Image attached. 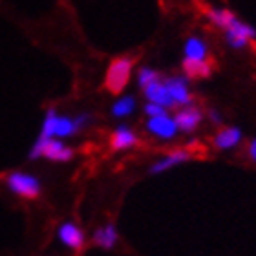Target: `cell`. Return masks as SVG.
I'll list each match as a JSON object with an SVG mask.
<instances>
[{"label":"cell","instance_id":"obj_10","mask_svg":"<svg viewBox=\"0 0 256 256\" xmlns=\"http://www.w3.org/2000/svg\"><path fill=\"white\" fill-rule=\"evenodd\" d=\"M57 238L60 240L62 246H66L68 249H74V251H77V249L84 246V232L74 222L60 224L59 229H57Z\"/></svg>","mask_w":256,"mask_h":256},{"label":"cell","instance_id":"obj_19","mask_svg":"<svg viewBox=\"0 0 256 256\" xmlns=\"http://www.w3.org/2000/svg\"><path fill=\"white\" fill-rule=\"evenodd\" d=\"M208 119H210V123H212V124H220L222 121H224L222 114H220L218 110H214V108H210V110H208Z\"/></svg>","mask_w":256,"mask_h":256},{"label":"cell","instance_id":"obj_2","mask_svg":"<svg viewBox=\"0 0 256 256\" xmlns=\"http://www.w3.org/2000/svg\"><path fill=\"white\" fill-rule=\"evenodd\" d=\"M92 123H94V118L88 112H80L77 116H64V114L57 112V108L52 106L44 114L38 138H75L77 134L86 130Z\"/></svg>","mask_w":256,"mask_h":256},{"label":"cell","instance_id":"obj_12","mask_svg":"<svg viewBox=\"0 0 256 256\" xmlns=\"http://www.w3.org/2000/svg\"><path fill=\"white\" fill-rule=\"evenodd\" d=\"M143 94H144V97H146V101L148 102L161 104V106H165L166 110H168V108H174V101H172L170 94H168V90H166V86H165V82H163L161 77L144 86Z\"/></svg>","mask_w":256,"mask_h":256},{"label":"cell","instance_id":"obj_11","mask_svg":"<svg viewBox=\"0 0 256 256\" xmlns=\"http://www.w3.org/2000/svg\"><path fill=\"white\" fill-rule=\"evenodd\" d=\"M190 160V154H188L187 150H172L168 154H165L163 158H160L158 161H154L148 168V174H163V172L170 170L174 166H180L183 165L185 161Z\"/></svg>","mask_w":256,"mask_h":256},{"label":"cell","instance_id":"obj_3","mask_svg":"<svg viewBox=\"0 0 256 256\" xmlns=\"http://www.w3.org/2000/svg\"><path fill=\"white\" fill-rule=\"evenodd\" d=\"M183 70L188 79H205L212 74L208 44L200 35H190L183 44Z\"/></svg>","mask_w":256,"mask_h":256},{"label":"cell","instance_id":"obj_16","mask_svg":"<svg viewBox=\"0 0 256 256\" xmlns=\"http://www.w3.org/2000/svg\"><path fill=\"white\" fill-rule=\"evenodd\" d=\"M136 108H138L136 97L123 96V97H119L118 101L112 104L110 114H112V118H116V119H124V118H128V116H132V114L136 112Z\"/></svg>","mask_w":256,"mask_h":256},{"label":"cell","instance_id":"obj_20","mask_svg":"<svg viewBox=\"0 0 256 256\" xmlns=\"http://www.w3.org/2000/svg\"><path fill=\"white\" fill-rule=\"evenodd\" d=\"M247 150H249V158H251V160L256 163V138L252 139L251 143H249V148H247Z\"/></svg>","mask_w":256,"mask_h":256},{"label":"cell","instance_id":"obj_4","mask_svg":"<svg viewBox=\"0 0 256 256\" xmlns=\"http://www.w3.org/2000/svg\"><path fill=\"white\" fill-rule=\"evenodd\" d=\"M75 150L72 146L64 143L62 139L59 138H37V141L33 143V146L30 148V154L28 158L30 160H44L55 161V163H68V161L74 160Z\"/></svg>","mask_w":256,"mask_h":256},{"label":"cell","instance_id":"obj_15","mask_svg":"<svg viewBox=\"0 0 256 256\" xmlns=\"http://www.w3.org/2000/svg\"><path fill=\"white\" fill-rule=\"evenodd\" d=\"M242 138H244V134L238 126H227V128H222L216 136H214V146L218 150H230V148H236L238 144L242 143Z\"/></svg>","mask_w":256,"mask_h":256},{"label":"cell","instance_id":"obj_17","mask_svg":"<svg viewBox=\"0 0 256 256\" xmlns=\"http://www.w3.org/2000/svg\"><path fill=\"white\" fill-rule=\"evenodd\" d=\"M160 77H161V74L158 72V70L150 68V66H141V68L138 70V86L143 90L148 82H152V80H156V79H160Z\"/></svg>","mask_w":256,"mask_h":256},{"label":"cell","instance_id":"obj_1","mask_svg":"<svg viewBox=\"0 0 256 256\" xmlns=\"http://www.w3.org/2000/svg\"><path fill=\"white\" fill-rule=\"evenodd\" d=\"M207 18L224 32L225 42L230 50H236V52L246 50L251 44V40L256 38L254 28L247 22L240 20L238 15H234L232 11L225 10V8H210L207 11Z\"/></svg>","mask_w":256,"mask_h":256},{"label":"cell","instance_id":"obj_13","mask_svg":"<svg viewBox=\"0 0 256 256\" xmlns=\"http://www.w3.org/2000/svg\"><path fill=\"white\" fill-rule=\"evenodd\" d=\"M94 246H97L99 249H104V251H112L116 249V246L119 244V230L116 227V224H104L101 227H97L94 230Z\"/></svg>","mask_w":256,"mask_h":256},{"label":"cell","instance_id":"obj_18","mask_svg":"<svg viewBox=\"0 0 256 256\" xmlns=\"http://www.w3.org/2000/svg\"><path fill=\"white\" fill-rule=\"evenodd\" d=\"M165 106H161V104H156V102H146L144 104V114H146V118H152V116H161V114H166Z\"/></svg>","mask_w":256,"mask_h":256},{"label":"cell","instance_id":"obj_5","mask_svg":"<svg viewBox=\"0 0 256 256\" xmlns=\"http://www.w3.org/2000/svg\"><path fill=\"white\" fill-rule=\"evenodd\" d=\"M132 70H134V59L130 55H123V57H118L110 62L106 70V79H104V84L112 94H121V92L126 88L128 80L132 77Z\"/></svg>","mask_w":256,"mask_h":256},{"label":"cell","instance_id":"obj_9","mask_svg":"<svg viewBox=\"0 0 256 256\" xmlns=\"http://www.w3.org/2000/svg\"><path fill=\"white\" fill-rule=\"evenodd\" d=\"M203 119V114L202 110L194 104H187V106H182L180 110L176 112L174 116V121H176L178 128H180V132H185V134H192L200 126Z\"/></svg>","mask_w":256,"mask_h":256},{"label":"cell","instance_id":"obj_14","mask_svg":"<svg viewBox=\"0 0 256 256\" xmlns=\"http://www.w3.org/2000/svg\"><path fill=\"white\" fill-rule=\"evenodd\" d=\"M139 143L138 134L134 132L128 124H119L112 134V139H110V144H112V150L116 152H123V150L134 148L136 144Z\"/></svg>","mask_w":256,"mask_h":256},{"label":"cell","instance_id":"obj_8","mask_svg":"<svg viewBox=\"0 0 256 256\" xmlns=\"http://www.w3.org/2000/svg\"><path fill=\"white\" fill-rule=\"evenodd\" d=\"M166 90L170 94L172 101H174V108H182L192 104V94L188 88V80L182 75H170L163 79Z\"/></svg>","mask_w":256,"mask_h":256},{"label":"cell","instance_id":"obj_7","mask_svg":"<svg viewBox=\"0 0 256 256\" xmlns=\"http://www.w3.org/2000/svg\"><path fill=\"white\" fill-rule=\"evenodd\" d=\"M144 130L154 136L158 139H163V141H170L180 134V128H178L174 118L166 114H161V116H152V118L146 119L144 123Z\"/></svg>","mask_w":256,"mask_h":256},{"label":"cell","instance_id":"obj_6","mask_svg":"<svg viewBox=\"0 0 256 256\" xmlns=\"http://www.w3.org/2000/svg\"><path fill=\"white\" fill-rule=\"evenodd\" d=\"M6 187L15 196L24 198V200H35L42 192L40 180L28 172H11L10 176L6 178Z\"/></svg>","mask_w":256,"mask_h":256}]
</instances>
